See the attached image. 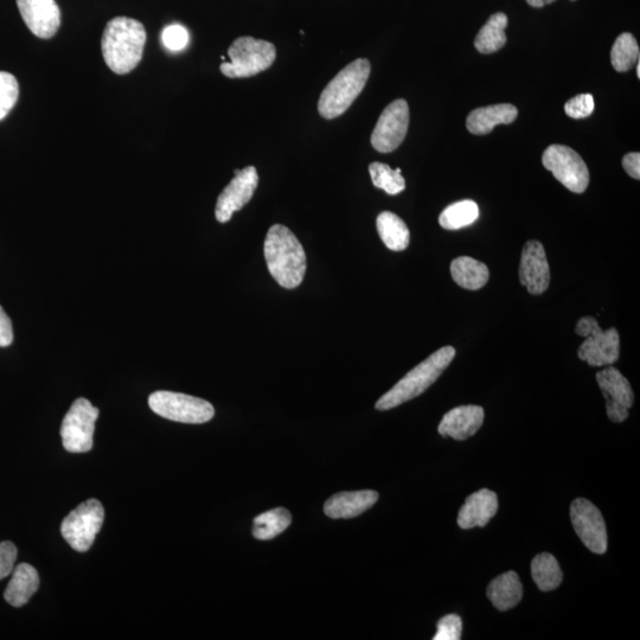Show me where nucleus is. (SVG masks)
I'll list each match as a JSON object with an SVG mask.
<instances>
[{
  "label": "nucleus",
  "instance_id": "1",
  "mask_svg": "<svg viewBox=\"0 0 640 640\" xmlns=\"http://www.w3.org/2000/svg\"><path fill=\"white\" fill-rule=\"evenodd\" d=\"M146 30L137 19L115 17L102 35L101 50L107 67L113 73H131L143 59Z\"/></svg>",
  "mask_w": 640,
  "mask_h": 640
},
{
  "label": "nucleus",
  "instance_id": "2",
  "mask_svg": "<svg viewBox=\"0 0 640 640\" xmlns=\"http://www.w3.org/2000/svg\"><path fill=\"white\" fill-rule=\"evenodd\" d=\"M264 251L268 271L281 287L292 290L303 283L306 254L290 229L274 224L268 230Z\"/></svg>",
  "mask_w": 640,
  "mask_h": 640
},
{
  "label": "nucleus",
  "instance_id": "3",
  "mask_svg": "<svg viewBox=\"0 0 640 640\" xmlns=\"http://www.w3.org/2000/svg\"><path fill=\"white\" fill-rule=\"evenodd\" d=\"M454 357H456V349L452 347H444L435 351L419 366L409 371L388 393L384 394L376 402V409L389 411V409L401 406L402 403L418 398L434 382H437L441 374L450 366Z\"/></svg>",
  "mask_w": 640,
  "mask_h": 640
},
{
  "label": "nucleus",
  "instance_id": "4",
  "mask_svg": "<svg viewBox=\"0 0 640 640\" xmlns=\"http://www.w3.org/2000/svg\"><path fill=\"white\" fill-rule=\"evenodd\" d=\"M371 72L367 59L348 64L325 87L318 102V112L324 119H335L354 104L366 87Z\"/></svg>",
  "mask_w": 640,
  "mask_h": 640
},
{
  "label": "nucleus",
  "instance_id": "5",
  "mask_svg": "<svg viewBox=\"0 0 640 640\" xmlns=\"http://www.w3.org/2000/svg\"><path fill=\"white\" fill-rule=\"evenodd\" d=\"M230 62H223L221 73L230 79L252 78L265 72L277 59L273 43L251 36L239 37L228 49Z\"/></svg>",
  "mask_w": 640,
  "mask_h": 640
},
{
  "label": "nucleus",
  "instance_id": "6",
  "mask_svg": "<svg viewBox=\"0 0 640 640\" xmlns=\"http://www.w3.org/2000/svg\"><path fill=\"white\" fill-rule=\"evenodd\" d=\"M576 335L586 337L580 345L578 356L581 361L591 367L612 366L619 360L620 339L618 330H603L598 320L593 317H582L575 328Z\"/></svg>",
  "mask_w": 640,
  "mask_h": 640
},
{
  "label": "nucleus",
  "instance_id": "7",
  "mask_svg": "<svg viewBox=\"0 0 640 640\" xmlns=\"http://www.w3.org/2000/svg\"><path fill=\"white\" fill-rule=\"evenodd\" d=\"M149 405L152 411L162 418L183 424H204L215 415V409L210 402L165 390L151 394Z\"/></svg>",
  "mask_w": 640,
  "mask_h": 640
},
{
  "label": "nucleus",
  "instance_id": "8",
  "mask_svg": "<svg viewBox=\"0 0 640 640\" xmlns=\"http://www.w3.org/2000/svg\"><path fill=\"white\" fill-rule=\"evenodd\" d=\"M105 521V510L96 499L82 503L61 524V534L76 552L91 549Z\"/></svg>",
  "mask_w": 640,
  "mask_h": 640
},
{
  "label": "nucleus",
  "instance_id": "9",
  "mask_svg": "<svg viewBox=\"0 0 640 640\" xmlns=\"http://www.w3.org/2000/svg\"><path fill=\"white\" fill-rule=\"evenodd\" d=\"M99 418V409L87 399L76 400L62 421L61 437L66 451L86 453L93 448L95 422Z\"/></svg>",
  "mask_w": 640,
  "mask_h": 640
},
{
  "label": "nucleus",
  "instance_id": "10",
  "mask_svg": "<svg viewBox=\"0 0 640 640\" xmlns=\"http://www.w3.org/2000/svg\"><path fill=\"white\" fill-rule=\"evenodd\" d=\"M544 168L575 194H582L590 184V171L578 152L563 145H550L543 153Z\"/></svg>",
  "mask_w": 640,
  "mask_h": 640
},
{
  "label": "nucleus",
  "instance_id": "11",
  "mask_svg": "<svg viewBox=\"0 0 640 640\" xmlns=\"http://www.w3.org/2000/svg\"><path fill=\"white\" fill-rule=\"evenodd\" d=\"M409 126V106L406 100L398 99L384 108L371 134V145L376 151L390 153L398 149L405 140Z\"/></svg>",
  "mask_w": 640,
  "mask_h": 640
},
{
  "label": "nucleus",
  "instance_id": "12",
  "mask_svg": "<svg viewBox=\"0 0 640 640\" xmlns=\"http://www.w3.org/2000/svg\"><path fill=\"white\" fill-rule=\"evenodd\" d=\"M571 518L576 535L594 554L607 552V529L603 515L593 503L584 498L571 505Z\"/></svg>",
  "mask_w": 640,
  "mask_h": 640
},
{
  "label": "nucleus",
  "instance_id": "13",
  "mask_svg": "<svg viewBox=\"0 0 640 640\" xmlns=\"http://www.w3.org/2000/svg\"><path fill=\"white\" fill-rule=\"evenodd\" d=\"M259 184L258 171L254 166L235 170V177L221 192L216 203L215 216L220 223H227L236 211L241 210L252 200Z\"/></svg>",
  "mask_w": 640,
  "mask_h": 640
},
{
  "label": "nucleus",
  "instance_id": "14",
  "mask_svg": "<svg viewBox=\"0 0 640 640\" xmlns=\"http://www.w3.org/2000/svg\"><path fill=\"white\" fill-rule=\"evenodd\" d=\"M597 382L606 400L608 418L617 424L629 418V409L635 402L629 380L617 368L607 366L597 374Z\"/></svg>",
  "mask_w": 640,
  "mask_h": 640
},
{
  "label": "nucleus",
  "instance_id": "15",
  "mask_svg": "<svg viewBox=\"0 0 640 640\" xmlns=\"http://www.w3.org/2000/svg\"><path fill=\"white\" fill-rule=\"evenodd\" d=\"M27 27L43 40L53 38L61 27V10L55 0H17Z\"/></svg>",
  "mask_w": 640,
  "mask_h": 640
},
{
  "label": "nucleus",
  "instance_id": "16",
  "mask_svg": "<svg viewBox=\"0 0 640 640\" xmlns=\"http://www.w3.org/2000/svg\"><path fill=\"white\" fill-rule=\"evenodd\" d=\"M520 281L534 296H539L548 290L550 268L546 251H544L541 242L528 241L524 245L521 256Z\"/></svg>",
  "mask_w": 640,
  "mask_h": 640
},
{
  "label": "nucleus",
  "instance_id": "17",
  "mask_svg": "<svg viewBox=\"0 0 640 640\" xmlns=\"http://www.w3.org/2000/svg\"><path fill=\"white\" fill-rule=\"evenodd\" d=\"M485 418L484 409L479 406H460L444 415L438 432L443 437L463 441L475 435L482 427Z\"/></svg>",
  "mask_w": 640,
  "mask_h": 640
},
{
  "label": "nucleus",
  "instance_id": "18",
  "mask_svg": "<svg viewBox=\"0 0 640 640\" xmlns=\"http://www.w3.org/2000/svg\"><path fill=\"white\" fill-rule=\"evenodd\" d=\"M498 498L494 491L483 489L467 497L459 511L458 526L464 530L483 528L497 514Z\"/></svg>",
  "mask_w": 640,
  "mask_h": 640
},
{
  "label": "nucleus",
  "instance_id": "19",
  "mask_svg": "<svg viewBox=\"0 0 640 640\" xmlns=\"http://www.w3.org/2000/svg\"><path fill=\"white\" fill-rule=\"evenodd\" d=\"M377 501H379V494L376 491L341 492L328 499L324 505V512L334 520L354 518L373 507Z\"/></svg>",
  "mask_w": 640,
  "mask_h": 640
},
{
  "label": "nucleus",
  "instance_id": "20",
  "mask_svg": "<svg viewBox=\"0 0 640 640\" xmlns=\"http://www.w3.org/2000/svg\"><path fill=\"white\" fill-rule=\"evenodd\" d=\"M518 115L517 108L511 104H498L480 107L467 117L466 127L476 136L490 133L497 125L514 123Z\"/></svg>",
  "mask_w": 640,
  "mask_h": 640
},
{
  "label": "nucleus",
  "instance_id": "21",
  "mask_svg": "<svg viewBox=\"0 0 640 640\" xmlns=\"http://www.w3.org/2000/svg\"><path fill=\"white\" fill-rule=\"evenodd\" d=\"M40 587V575L28 563H21L15 568L14 575L4 593V598L11 606L22 607L28 603Z\"/></svg>",
  "mask_w": 640,
  "mask_h": 640
},
{
  "label": "nucleus",
  "instance_id": "22",
  "mask_svg": "<svg viewBox=\"0 0 640 640\" xmlns=\"http://www.w3.org/2000/svg\"><path fill=\"white\" fill-rule=\"evenodd\" d=\"M488 598L492 605L499 611H508L514 608L523 597V586L520 576L515 572H507L497 576L490 582Z\"/></svg>",
  "mask_w": 640,
  "mask_h": 640
},
{
  "label": "nucleus",
  "instance_id": "23",
  "mask_svg": "<svg viewBox=\"0 0 640 640\" xmlns=\"http://www.w3.org/2000/svg\"><path fill=\"white\" fill-rule=\"evenodd\" d=\"M451 274L456 284L469 291H478L488 284V266L470 256H460L451 264Z\"/></svg>",
  "mask_w": 640,
  "mask_h": 640
},
{
  "label": "nucleus",
  "instance_id": "24",
  "mask_svg": "<svg viewBox=\"0 0 640 640\" xmlns=\"http://www.w3.org/2000/svg\"><path fill=\"white\" fill-rule=\"evenodd\" d=\"M377 232L384 245L394 252H402L409 246L411 233L407 224L398 215L383 211L376 220Z\"/></svg>",
  "mask_w": 640,
  "mask_h": 640
},
{
  "label": "nucleus",
  "instance_id": "25",
  "mask_svg": "<svg viewBox=\"0 0 640 640\" xmlns=\"http://www.w3.org/2000/svg\"><path fill=\"white\" fill-rule=\"evenodd\" d=\"M508 27V17L503 12L492 15L484 27L480 29L475 40V47L482 54H494L507 43L505 28Z\"/></svg>",
  "mask_w": 640,
  "mask_h": 640
},
{
  "label": "nucleus",
  "instance_id": "26",
  "mask_svg": "<svg viewBox=\"0 0 640 640\" xmlns=\"http://www.w3.org/2000/svg\"><path fill=\"white\" fill-rule=\"evenodd\" d=\"M531 575L542 592L555 590L561 585L563 574L558 560L552 554L542 553L531 562Z\"/></svg>",
  "mask_w": 640,
  "mask_h": 640
},
{
  "label": "nucleus",
  "instance_id": "27",
  "mask_svg": "<svg viewBox=\"0 0 640 640\" xmlns=\"http://www.w3.org/2000/svg\"><path fill=\"white\" fill-rule=\"evenodd\" d=\"M292 516L290 511L277 508L255 517L253 536L261 541L274 539L290 527Z\"/></svg>",
  "mask_w": 640,
  "mask_h": 640
},
{
  "label": "nucleus",
  "instance_id": "28",
  "mask_svg": "<svg viewBox=\"0 0 640 640\" xmlns=\"http://www.w3.org/2000/svg\"><path fill=\"white\" fill-rule=\"evenodd\" d=\"M479 216V208L476 202L471 200L460 201L448 206L439 217L440 226L447 230H457L471 226Z\"/></svg>",
  "mask_w": 640,
  "mask_h": 640
},
{
  "label": "nucleus",
  "instance_id": "29",
  "mask_svg": "<svg viewBox=\"0 0 640 640\" xmlns=\"http://www.w3.org/2000/svg\"><path fill=\"white\" fill-rule=\"evenodd\" d=\"M640 50L638 42L630 32H624L613 44L611 62L617 72L625 73L636 66L639 61Z\"/></svg>",
  "mask_w": 640,
  "mask_h": 640
},
{
  "label": "nucleus",
  "instance_id": "30",
  "mask_svg": "<svg viewBox=\"0 0 640 640\" xmlns=\"http://www.w3.org/2000/svg\"><path fill=\"white\" fill-rule=\"evenodd\" d=\"M369 172L375 187L386 191L390 196L399 195L406 189L401 169L393 170L387 164L375 162L369 165Z\"/></svg>",
  "mask_w": 640,
  "mask_h": 640
},
{
  "label": "nucleus",
  "instance_id": "31",
  "mask_svg": "<svg viewBox=\"0 0 640 640\" xmlns=\"http://www.w3.org/2000/svg\"><path fill=\"white\" fill-rule=\"evenodd\" d=\"M19 95L18 81L8 72H0V120L8 117L17 104Z\"/></svg>",
  "mask_w": 640,
  "mask_h": 640
},
{
  "label": "nucleus",
  "instance_id": "32",
  "mask_svg": "<svg viewBox=\"0 0 640 640\" xmlns=\"http://www.w3.org/2000/svg\"><path fill=\"white\" fill-rule=\"evenodd\" d=\"M594 107L592 94H580L566 102L565 111L569 118L585 119L594 112Z\"/></svg>",
  "mask_w": 640,
  "mask_h": 640
},
{
  "label": "nucleus",
  "instance_id": "33",
  "mask_svg": "<svg viewBox=\"0 0 640 640\" xmlns=\"http://www.w3.org/2000/svg\"><path fill=\"white\" fill-rule=\"evenodd\" d=\"M437 629L434 640H459L463 631L462 618L457 614H448L439 620Z\"/></svg>",
  "mask_w": 640,
  "mask_h": 640
},
{
  "label": "nucleus",
  "instance_id": "34",
  "mask_svg": "<svg viewBox=\"0 0 640 640\" xmlns=\"http://www.w3.org/2000/svg\"><path fill=\"white\" fill-rule=\"evenodd\" d=\"M162 41L166 49L181 51L188 46L189 32L182 25L172 24L163 30Z\"/></svg>",
  "mask_w": 640,
  "mask_h": 640
},
{
  "label": "nucleus",
  "instance_id": "35",
  "mask_svg": "<svg viewBox=\"0 0 640 640\" xmlns=\"http://www.w3.org/2000/svg\"><path fill=\"white\" fill-rule=\"evenodd\" d=\"M17 547L10 541L0 543V580L14 572Z\"/></svg>",
  "mask_w": 640,
  "mask_h": 640
},
{
  "label": "nucleus",
  "instance_id": "36",
  "mask_svg": "<svg viewBox=\"0 0 640 640\" xmlns=\"http://www.w3.org/2000/svg\"><path fill=\"white\" fill-rule=\"evenodd\" d=\"M14 342V329L11 319L0 306V348L9 347Z\"/></svg>",
  "mask_w": 640,
  "mask_h": 640
},
{
  "label": "nucleus",
  "instance_id": "37",
  "mask_svg": "<svg viewBox=\"0 0 640 640\" xmlns=\"http://www.w3.org/2000/svg\"><path fill=\"white\" fill-rule=\"evenodd\" d=\"M623 168L635 179H640V155L638 152L627 153L623 159Z\"/></svg>",
  "mask_w": 640,
  "mask_h": 640
},
{
  "label": "nucleus",
  "instance_id": "38",
  "mask_svg": "<svg viewBox=\"0 0 640 640\" xmlns=\"http://www.w3.org/2000/svg\"><path fill=\"white\" fill-rule=\"evenodd\" d=\"M554 2L555 0H527V3L530 6H533V8H543V6L552 4Z\"/></svg>",
  "mask_w": 640,
  "mask_h": 640
},
{
  "label": "nucleus",
  "instance_id": "39",
  "mask_svg": "<svg viewBox=\"0 0 640 640\" xmlns=\"http://www.w3.org/2000/svg\"><path fill=\"white\" fill-rule=\"evenodd\" d=\"M637 76L640 78V61L637 62Z\"/></svg>",
  "mask_w": 640,
  "mask_h": 640
}]
</instances>
